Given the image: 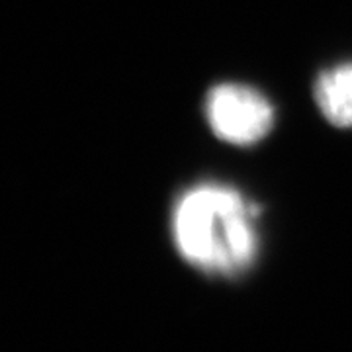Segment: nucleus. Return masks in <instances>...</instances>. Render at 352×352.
Returning a JSON list of instances; mask_svg holds the SVG:
<instances>
[{"label":"nucleus","mask_w":352,"mask_h":352,"mask_svg":"<svg viewBox=\"0 0 352 352\" xmlns=\"http://www.w3.org/2000/svg\"><path fill=\"white\" fill-rule=\"evenodd\" d=\"M258 215L239 192L223 184L194 186L176 201L173 233L184 261L206 274L233 278L249 270L258 251Z\"/></svg>","instance_id":"nucleus-1"},{"label":"nucleus","mask_w":352,"mask_h":352,"mask_svg":"<svg viewBox=\"0 0 352 352\" xmlns=\"http://www.w3.org/2000/svg\"><path fill=\"white\" fill-rule=\"evenodd\" d=\"M206 118L219 139L233 145H252L270 133L274 108L254 88L217 85L206 96Z\"/></svg>","instance_id":"nucleus-2"},{"label":"nucleus","mask_w":352,"mask_h":352,"mask_svg":"<svg viewBox=\"0 0 352 352\" xmlns=\"http://www.w3.org/2000/svg\"><path fill=\"white\" fill-rule=\"evenodd\" d=\"M315 102L333 126L352 127V63L337 65L317 76Z\"/></svg>","instance_id":"nucleus-3"}]
</instances>
